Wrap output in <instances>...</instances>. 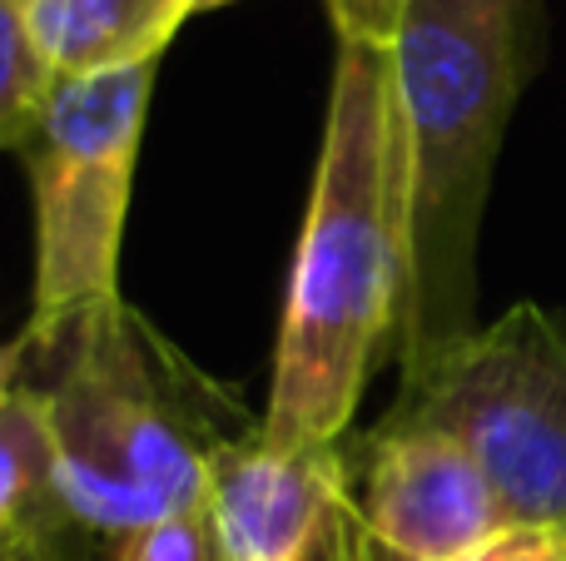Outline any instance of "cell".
<instances>
[{
    "mask_svg": "<svg viewBox=\"0 0 566 561\" xmlns=\"http://www.w3.org/2000/svg\"><path fill=\"white\" fill-rule=\"evenodd\" d=\"M408 298V189L388 45L338 40L318 169L274 338L269 447H338L382 358H398Z\"/></svg>",
    "mask_w": 566,
    "mask_h": 561,
    "instance_id": "6da1fadb",
    "label": "cell"
},
{
    "mask_svg": "<svg viewBox=\"0 0 566 561\" xmlns=\"http://www.w3.org/2000/svg\"><path fill=\"white\" fill-rule=\"evenodd\" d=\"M25 388L50 427L60 502L105 552L199 512L214 457L259 433L125 298L25 348Z\"/></svg>",
    "mask_w": 566,
    "mask_h": 561,
    "instance_id": "7a4b0ae2",
    "label": "cell"
},
{
    "mask_svg": "<svg viewBox=\"0 0 566 561\" xmlns=\"http://www.w3.org/2000/svg\"><path fill=\"white\" fill-rule=\"evenodd\" d=\"M532 0H402L388 40L408 189V298L398 363L462 338L478 298V229L527 80Z\"/></svg>",
    "mask_w": 566,
    "mask_h": 561,
    "instance_id": "3957f363",
    "label": "cell"
},
{
    "mask_svg": "<svg viewBox=\"0 0 566 561\" xmlns=\"http://www.w3.org/2000/svg\"><path fill=\"white\" fill-rule=\"evenodd\" d=\"M159 60L109 75L55 80L25 155L35 199V298L20 334L25 348L119 304V244L135 194L139 145Z\"/></svg>",
    "mask_w": 566,
    "mask_h": 561,
    "instance_id": "277c9868",
    "label": "cell"
},
{
    "mask_svg": "<svg viewBox=\"0 0 566 561\" xmlns=\"http://www.w3.org/2000/svg\"><path fill=\"white\" fill-rule=\"evenodd\" d=\"M388 423L432 427L488 473L512 527L566 522V314L512 304L402 368Z\"/></svg>",
    "mask_w": 566,
    "mask_h": 561,
    "instance_id": "5b68a950",
    "label": "cell"
},
{
    "mask_svg": "<svg viewBox=\"0 0 566 561\" xmlns=\"http://www.w3.org/2000/svg\"><path fill=\"white\" fill-rule=\"evenodd\" d=\"M358 517L392 561H462L512 527L478 457L408 423H382L363 447Z\"/></svg>",
    "mask_w": 566,
    "mask_h": 561,
    "instance_id": "8992f818",
    "label": "cell"
},
{
    "mask_svg": "<svg viewBox=\"0 0 566 561\" xmlns=\"http://www.w3.org/2000/svg\"><path fill=\"white\" fill-rule=\"evenodd\" d=\"M348 512L343 447L283 453L254 433L209 473L205 517L219 561H313Z\"/></svg>",
    "mask_w": 566,
    "mask_h": 561,
    "instance_id": "52a82bcc",
    "label": "cell"
},
{
    "mask_svg": "<svg viewBox=\"0 0 566 561\" xmlns=\"http://www.w3.org/2000/svg\"><path fill=\"white\" fill-rule=\"evenodd\" d=\"M189 15H199V0H35L25 6L30 35L55 80L149 65L165 55Z\"/></svg>",
    "mask_w": 566,
    "mask_h": 561,
    "instance_id": "ba28073f",
    "label": "cell"
},
{
    "mask_svg": "<svg viewBox=\"0 0 566 561\" xmlns=\"http://www.w3.org/2000/svg\"><path fill=\"white\" fill-rule=\"evenodd\" d=\"M0 552H50L75 561L105 557V547L90 542L60 502L50 427L40 398L25 383L0 413Z\"/></svg>",
    "mask_w": 566,
    "mask_h": 561,
    "instance_id": "9c48e42d",
    "label": "cell"
},
{
    "mask_svg": "<svg viewBox=\"0 0 566 561\" xmlns=\"http://www.w3.org/2000/svg\"><path fill=\"white\" fill-rule=\"evenodd\" d=\"M55 89V70L45 65L30 20L20 6L0 0V149H25Z\"/></svg>",
    "mask_w": 566,
    "mask_h": 561,
    "instance_id": "30bf717a",
    "label": "cell"
},
{
    "mask_svg": "<svg viewBox=\"0 0 566 561\" xmlns=\"http://www.w3.org/2000/svg\"><path fill=\"white\" fill-rule=\"evenodd\" d=\"M105 561H219L214 557V537H209V517L205 507L179 522H165L155 532L135 537V542L109 547Z\"/></svg>",
    "mask_w": 566,
    "mask_h": 561,
    "instance_id": "8fae6325",
    "label": "cell"
},
{
    "mask_svg": "<svg viewBox=\"0 0 566 561\" xmlns=\"http://www.w3.org/2000/svg\"><path fill=\"white\" fill-rule=\"evenodd\" d=\"M323 10H328L338 40H353V45H388L402 0H323Z\"/></svg>",
    "mask_w": 566,
    "mask_h": 561,
    "instance_id": "7c38bea8",
    "label": "cell"
},
{
    "mask_svg": "<svg viewBox=\"0 0 566 561\" xmlns=\"http://www.w3.org/2000/svg\"><path fill=\"white\" fill-rule=\"evenodd\" d=\"M20 383H25V348L15 338V343H0V413L15 403Z\"/></svg>",
    "mask_w": 566,
    "mask_h": 561,
    "instance_id": "4fadbf2b",
    "label": "cell"
},
{
    "mask_svg": "<svg viewBox=\"0 0 566 561\" xmlns=\"http://www.w3.org/2000/svg\"><path fill=\"white\" fill-rule=\"evenodd\" d=\"M0 561H75V557H50V552H0ZM105 561V557H99Z\"/></svg>",
    "mask_w": 566,
    "mask_h": 561,
    "instance_id": "5bb4252c",
    "label": "cell"
},
{
    "mask_svg": "<svg viewBox=\"0 0 566 561\" xmlns=\"http://www.w3.org/2000/svg\"><path fill=\"white\" fill-rule=\"evenodd\" d=\"M224 6H234V0H199V15H205V10H224Z\"/></svg>",
    "mask_w": 566,
    "mask_h": 561,
    "instance_id": "9a60e30c",
    "label": "cell"
},
{
    "mask_svg": "<svg viewBox=\"0 0 566 561\" xmlns=\"http://www.w3.org/2000/svg\"><path fill=\"white\" fill-rule=\"evenodd\" d=\"M10 6H20V10H25V6H35V0H10Z\"/></svg>",
    "mask_w": 566,
    "mask_h": 561,
    "instance_id": "2e32d148",
    "label": "cell"
},
{
    "mask_svg": "<svg viewBox=\"0 0 566 561\" xmlns=\"http://www.w3.org/2000/svg\"><path fill=\"white\" fill-rule=\"evenodd\" d=\"M557 532H562V547H566V522H562V527H557Z\"/></svg>",
    "mask_w": 566,
    "mask_h": 561,
    "instance_id": "e0dca14e",
    "label": "cell"
}]
</instances>
